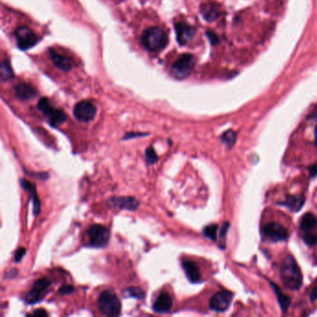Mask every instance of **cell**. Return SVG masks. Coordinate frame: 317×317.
Listing matches in <instances>:
<instances>
[{
	"label": "cell",
	"mask_w": 317,
	"mask_h": 317,
	"mask_svg": "<svg viewBox=\"0 0 317 317\" xmlns=\"http://www.w3.org/2000/svg\"><path fill=\"white\" fill-rule=\"evenodd\" d=\"M236 139H237V134H236V132L233 131V130H228V131H226V132L223 133L222 136H221V140H222V141H223L227 146H229V147H231V146L234 145V143L236 142Z\"/></svg>",
	"instance_id": "cell-25"
},
{
	"label": "cell",
	"mask_w": 317,
	"mask_h": 317,
	"mask_svg": "<svg viewBox=\"0 0 317 317\" xmlns=\"http://www.w3.org/2000/svg\"><path fill=\"white\" fill-rule=\"evenodd\" d=\"M25 253H26L25 248H18V249L16 250L15 254H14V261H16V262H20V260L22 259V258L24 257Z\"/></svg>",
	"instance_id": "cell-30"
},
{
	"label": "cell",
	"mask_w": 317,
	"mask_h": 317,
	"mask_svg": "<svg viewBox=\"0 0 317 317\" xmlns=\"http://www.w3.org/2000/svg\"><path fill=\"white\" fill-rule=\"evenodd\" d=\"M15 95L18 99L22 100L33 99L37 95V91L31 85L27 83H20L14 88Z\"/></svg>",
	"instance_id": "cell-16"
},
{
	"label": "cell",
	"mask_w": 317,
	"mask_h": 317,
	"mask_svg": "<svg viewBox=\"0 0 317 317\" xmlns=\"http://www.w3.org/2000/svg\"><path fill=\"white\" fill-rule=\"evenodd\" d=\"M317 224V217L312 213H306L300 219L299 227L302 231L307 233V232H312L314 229L316 228Z\"/></svg>",
	"instance_id": "cell-20"
},
{
	"label": "cell",
	"mask_w": 317,
	"mask_h": 317,
	"mask_svg": "<svg viewBox=\"0 0 317 317\" xmlns=\"http://www.w3.org/2000/svg\"><path fill=\"white\" fill-rule=\"evenodd\" d=\"M38 107L44 114V116L48 118L50 125L54 127L59 126L66 121V115L64 114V112L51 106L50 100L47 98L40 99Z\"/></svg>",
	"instance_id": "cell-5"
},
{
	"label": "cell",
	"mask_w": 317,
	"mask_h": 317,
	"mask_svg": "<svg viewBox=\"0 0 317 317\" xmlns=\"http://www.w3.org/2000/svg\"><path fill=\"white\" fill-rule=\"evenodd\" d=\"M196 65V58L192 54H183L172 65L171 73L178 79L187 78Z\"/></svg>",
	"instance_id": "cell-4"
},
{
	"label": "cell",
	"mask_w": 317,
	"mask_h": 317,
	"mask_svg": "<svg viewBox=\"0 0 317 317\" xmlns=\"http://www.w3.org/2000/svg\"><path fill=\"white\" fill-rule=\"evenodd\" d=\"M88 238L89 246L94 248H103L109 242L110 231L100 224H95L89 229Z\"/></svg>",
	"instance_id": "cell-6"
},
{
	"label": "cell",
	"mask_w": 317,
	"mask_h": 317,
	"mask_svg": "<svg viewBox=\"0 0 317 317\" xmlns=\"http://www.w3.org/2000/svg\"><path fill=\"white\" fill-rule=\"evenodd\" d=\"M217 233H218V225H216V224L208 225L205 227L203 231L204 236L213 241H216V239H217Z\"/></svg>",
	"instance_id": "cell-24"
},
{
	"label": "cell",
	"mask_w": 317,
	"mask_h": 317,
	"mask_svg": "<svg viewBox=\"0 0 317 317\" xmlns=\"http://www.w3.org/2000/svg\"><path fill=\"white\" fill-rule=\"evenodd\" d=\"M50 53V59L53 62V64L58 68V69L67 72L72 68V62L67 57H64L57 53L56 51L52 49L49 50Z\"/></svg>",
	"instance_id": "cell-17"
},
{
	"label": "cell",
	"mask_w": 317,
	"mask_h": 317,
	"mask_svg": "<svg viewBox=\"0 0 317 317\" xmlns=\"http://www.w3.org/2000/svg\"><path fill=\"white\" fill-rule=\"evenodd\" d=\"M74 291H75V288H74L73 286L66 285V286H63V287L59 288V290L58 291V294L60 295V296H64V295H69L71 293H73Z\"/></svg>",
	"instance_id": "cell-29"
},
{
	"label": "cell",
	"mask_w": 317,
	"mask_h": 317,
	"mask_svg": "<svg viewBox=\"0 0 317 317\" xmlns=\"http://www.w3.org/2000/svg\"><path fill=\"white\" fill-rule=\"evenodd\" d=\"M127 293L131 297L136 298H142L144 297V292L142 289L139 288H129L127 289Z\"/></svg>",
	"instance_id": "cell-28"
},
{
	"label": "cell",
	"mask_w": 317,
	"mask_h": 317,
	"mask_svg": "<svg viewBox=\"0 0 317 317\" xmlns=\"http://www.w3.org/2000/svg\"><path fill=\"white\" fill-rule=\"evenodd\" d=\"M15 38L20 50H28L38 42V37L32 30L26 26H20L15 30Z\"/></svg>",
	"instance_id": "cell-7"
},
{
	"label": "cell",
	"mask_w": 317,
	"mask_h": 317,
	"mask_svg": "<svg viewBox=\"0 0 317 317\" xmlns=\"http://www.w3.org/2000/svg\"><path fill=\"white\" fill-rule=\"evenodd\" d=\"M304 198L299 196V197H296V196H289L288 197L285 202L281 203L283 205H285L286 207L290 208L292 211H298L300 208H302L303 204H304Z\"/></svg>",
	"instance_id": "cell-21"
},
{
	"label": "cell",
	"mask_w": 317,
	"mask_h": 317,
	"mask_svg": "<svg viewBox=\"0 0 317 317\" xmlns=\"http://www.w3.org/2000/svg\"><path fill=\"white\" fill-rule=\"evenodd\" d=\"M110 202L115 208L128 210H136L139 205V201L134 198H113Z\"/></svg>",
	"instance_id": "cell-14"
},
{
	"label": "cell",
	"mask_w": 317,
	"mask_h": 317,
	"mask_svg": "<svg viewBox=\"0 0 317 317\" xmlns=\"http://www.w3.org/2000/svg\"><path fill=\"white\" fill-rule=\"evenodd\" d=\"M0 76L2 81H8L14 78V74L11 68L10 61L8 59H3L0 67Z\"/></svg>",
	"instance_id": "cell-22"
},
{
	"label": "cell",
	"mask_w": 317,
	"mask_h": 317,
	"mask_svg": "<svg viewBox=\"0 0 317 317\" xmlns=\"http://www.w3.org/2000/svg\"><path fill=\"white\" fill-rule=\"evenodd\" d=\"M271 286L273 287L274 290H275V292H276V294H277V297L278 301H279V304H280V307L282 309V311H283L284 313L287 312L288 307H289V305H290V298H289L288 296L284 295V294L282 293V291L279 289L277 286H276L275 284L272 283Z\"/></svg>",
	"instance_id": "cell-23"
},
{
	"label": "cell",
	"mask_w": 317,
	"mask_h": 317,
	"mask_svg": "<svg viewBox=\"0 0 317 317\" xmlns=\"http://www.w3.org/2000/svg\"><path fill=\"white\" fill-rule=\"evenodd\" d=\"M280 277L287 288L298 289L302 284V276L297 261L292 256L288 255L284 258L280 267Z\"/></svg>",
	"instance_id": "cell-1"
},
{
	"label": "cell",
	"mask_w": 317,
	"mask_h": 317,
	"mask_svg": "<svg viewBox=\"0 0 317 317\" xmlns=\"http://www.w3.org/2000/svg\"><path fill=\"white\" fill-rule=\"evenodd\" d=\"M96 107L88 100H82L76 104L74 115L81 122H89L96 116Z\"/></svg>",
	"instance_id": "cell-10"
},
{
	"label": "cell",
	"mask_w": 317,
	"mask_h": 317,
	"mask_svg": "<svg viewBox=\"0 0 317 317\" xmlns=\"http://www.w3.org/2000/svg\"><path fill=\"white\" fill-rule=\"evenodd\" d=\"M145 158H146L147 163L150 165H153V164L158 162V157L157 153L155 152V150L153 147H149V148L146 149V151H145Z\"/></svg>",
	"instance_id": "cell-26"
},
{
	"label": "cell",
	"mask_w": 317,
	"mask_h": 317,
	"mask_svg": "<svg viewBox=\"0 0 317 317\" xmlns=\"http://www.w3.org/2000/svg\"><path fill=\"white\" fill-rule=\"evenodd\" d=\"M233 300V293L228 290H221L210 298L209 307L216 312L226 311Z\"/></svg>",
	"instance_id": "cell-9"
},
{
	"label": "cell",
	"mask_w": 317,
	"mask_h": 317,
	"mask_svg": "<svg viewBox=\"0 0 317 317\" xmlns=\"http://www.w3.org/2000/svg\"><path fill=\"white\" fill-rule=\"evenodd\" d=\"M304 242L309 246H315L317 244V234L313 232H307L305 233L303 237Z\"/></svg>",
	"instance_id": "cell-27"
},
{
	"label": "cell",
	"mask_w": 317,
	"mask_h": 317,
	"mask_svg": "<svg viewBox=\"0 0 317 317\" xmlns=\"http://www.w3.org/2000/svg\"><path fill=\"white\" fill-rule=\"evenodd\" d=\"M208 37L209 38V40H210V41L214 44V43H216L217 41H218V40H217V37L215 36V34L214 33H212V32H208Z\"/></svg>",
	"instance_id": "cell-33"
},
{
	"label": "cell",
	"mask_w": 317,
	"mask_h": 317,
	"mask_svg": "<svg viewBox=\"0 0 317 317\" xmlns=\"http://www.w3.org/2000/svg\"><path fill=\"white\" fill-rule=\"evenodd\" d=\"M263 232L265 237L274 242L284 241L288 237V230L283 225L276 222H271L266 224L263 228Z\"/></svg>",
	"instance_id": "cell-11"
},
{
	"label": "cell",
	"mask_w": 317,
	"mask_h": 317,
	"mask_svg": "<svg viewBox=\"0 0 317 317\" xmlns=\"http://www.w3.org/2000/svg\"><path fill=\"white\" fill-rule=\"evenodd\" d=\"M315 144L317 146V128L316 129V140H315Z\"/></svg>",
	"instance_id": "cell-36"
},
{
	"label": "cell",
	"mask_w": 317,
	"mask_h": 317,
	"mask_svg": "<svg viewBox=\"0 0 317 317\" xmlns=\"http://www.w3.org/2000/svg\"><path fill=\"white\" fill-rule=\"evenodd\" d=\"M309 170H310V174H311V176H312V177H315V176H317V165H314V166H312V167L309 169Z\"/></svg>",
	"instance_id": "cell-34"
},
{
	"label": "cell",
	"mask_w": 317,
	"mask_h": 317,
	"mask_svg": "<svg viewBox=\"0 0 317 317\" xmlns=\"http://www.w3.org/2000/svg\"><path fill=\"white\" fill-rule=\"evenodd\" d=\"M311 300H317V288H314V290L311 293Z\"/></svg>",
	"instance_id": "cell-35"
},
{
	"label": "cell",
	"mask_w": 317,
	"mask_h": 317,
	"mask_svg": "<svg viewBox=\"0 0 317 317\" xmlns=\"http://www.w3.org/2000/svg\"><path fill=\"white\" fill-rule=\"evenodd\" d=\"M229 226H230V224H229L228 222H224V223L221 225V227L219 229V237H220V238H225V237H226V234H227V232H228Z\"/></svg>",
	"instance_id": "cell-31"
},
{
	"label": "cell",
	"mask_w": 317,
	"mask_h": 317,
	"mask_svg": "<svg viewBox=\"0 0 317 317\" xmlns=\"http://www.w3.org/2000/svg\"><path fill=\"white\" fill-rule=\"evenodd\" d=\"M140 40L144 48L151 51L163 50L169 43L167 34L158 27H150L145 30Z\"/></svg>",
	"instance_id": "cell-2"
},
{
	"label": "cell",
	"mask_w": 317,
	"mask_h": 317,
	"mask_svg": "<svg viewBox=\"0 0 317 317\" xmlns=\"http://www.w3.org/2000/svg\"><path fill=\"white\" fill-rule=\"evenodd\" d=\"M200 12L208 21H214L219 16V8L213 2H206L200 6Z\"/></svg>",
	"instance_id": "cell-15"
},
{
	"label": "cell",
	"mask_w": 317,
	"mask_h": 317,
	"mask_svg": "<svg viewBox=\"0 0 317 317\" xmlns=\"http://www.w3.org/2000/svg\"><path fill=\"white\" fill-rule=\"evenodd\" d=\"M182 268L191 282L198 283L201 279L200 271H199L198 265L195 262H193L191 260H184L182 262Z\"/></svg>",
	"instance_id": "cell-18"
},
{
	"label": "cell",
	"mask_w": 317,
	"mask_h": 317,
	"mask_svg": "<svg viewBox=\"0 0 317 317\" xmlns=\"http://www.w3.org/2000/svg\"><path fill=\"white\" fill-rule=\"evenodd\" d=\"M50 284L51 282L47 278H41L37 280L25 297L27 303L34 304L40 301L45 296L48 288H50Z\"/></svg>",
	"instance_id": "cell-8"
},
{
	"label": "cell",
	"mask_w": 317,
	"mask_h": 317,
	"mask_svg": "<svg viewBox=\"0 0 317 317\" xmlns=\"http://www.w3.org/2000/svg\"><path fill=\"white\" fill-rule=\"evenodd\" d=\"M172 298L168 293L163 292L159 295L153 305V310L158 314H166L172 308Z\"/></svg>",
	"instance_id": "cell-13"
},
{
	"label": "cell",
	"mask_w": 317,
	"mask_h": 317,
	"mask_svg": "<svg viewBox=\"0 0 317 317\" xmlns=\"http://www.w3.org/2000/svg\"><path fill=\"white\" fill-rule=\"evenodd\" d=\"M20 184H21V187L26 190L27 192H29L30 195H31V198L33 199V205H34V213L35 215H38L40 213V199H39V197L37 195V191H36V186L35 184L31 183L28 180L26 179H21L20 180Z\"/></svg>",
	"instance_id": "cell-19"
},
{
	"label": "cell",
	"mask_w": 317,
	"mask_h": 317,
	"mask_svg": "<svg viewBox=\"0 0 317 317\" xmlns=\"http://www.w3.org/2000/svg\"><path fill=\"white\" fill-rule=\"evenodd\" d=\"M31 316H34V317H48V313L45 311V310H42V309H40V310H37L35 311Z\"/></svg>",
	"instance_id": "cell-32"
},
{
	"label": "cell",
	"mask_w": 317,
	"mask_h": 317,
	"mask_svg": "<svg viewBox=\"0 0 317 317\" xmlns=\"http://www.w3.org/2000/svg\"><path fill=\"white\" fill-rule=\"evenodd\" d=\"M177 40L180 45H185L195 34V29L186 22H177L175 24Z\"/></svg>",
	"instance_id": "cell-12"
},
{
	"label": "cell",
	"mask_w": 317,
	"mask_h": 317,
	"mask_svg": "<svg viewBox=\"0 0 317 317\" xmlns=\"http://www.w3.org/2000/svg\"><path fill=\"white\" fill-rule=\"evenodd\" d=\"M100 313L106 317H119L121 313V302L112 291H104L98 298Z\"/></svg>",
	"instance_id": "cell-3"
}]
</instances>
